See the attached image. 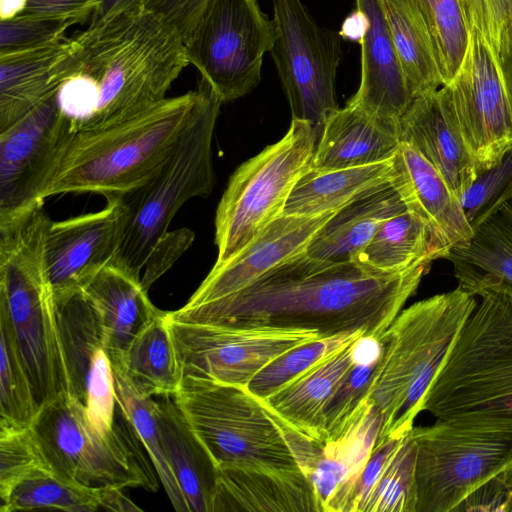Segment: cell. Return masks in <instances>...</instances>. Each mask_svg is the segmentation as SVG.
I'll return each mask as SVG.
<instances>
[{"label": "cell", "instance_id": "obj_1", "mask_svg": "<svg viewBox=\"0 0 512 512\" xmlns=\"http://www.w3.org/2000/svg\"><path fill=\"white\" fill-rule=\"evenodd\" d=\"M433 260L386 272L356 261L317 259L305 251L244 288L167 312L185 323L318 330L324 337L363 330L379 338L416 292Z\"/></svg>", "mask_w": 512, "mask_h": 512}, {"label": "cell", "instance_id": "obj_2", "mask_svg": "<svg viewBox=\"0 0 512 512\" xmlns=\"http://www.w3.org/2000/svg\"><path fill=\"white\" fill-rule=\"evenodd\" d=\"M188 64L164 19L145 8L122 14L68 39L55 70L59 100L76 129L104 127L166 99Z\"/></svg>", "mask_w": 512, "mask_h": 512}, {"label": "cell", "instance_id": "obj_3", "mask_svg": "<svg viewBox=\"0 0 512 512\" xmlns=\"http://www.w3.org/2000/svg\"><path fill=\"white\" fill-rule=\"evenodd\" d=\"M208 83L167 97L120 122L76 129L46 198L66 193H97L121 198L149 182L175 150L196 118Z\"/></svg>", "mask_w": 512, "mask_h": 512}, {"label": "cell", "instance_id": "obj_4", "mask_svg": "<svg viewBox=\"0 0 512 512\" xmlns=\"http://www.w3.org/2000/svg\"><path fill=\"white\" fill-rule=\"evenodd\" d=\"M43 203L0 220V321L15 342L39 408L68 392L45 260L51 219Z\"/></svg>", "mask_w": 512, "mask_h": 512}, {"label": "cell", "instance_id": "obj_5", "mask_svg": "<svg viewBox=\"0 0 512 512\" xmlns=\"http://www.w3.org/2000/svg\"><path fill=\"white\" fill-rule=\"evenodd\" d=\"M476 304V296L458 285L402 310L380 335L382 354L370 386L380 416L376 445L412 430L433 380Z\"/></svg>", "mask_w": 512, "mask_h": 512}, {"label": "cell", "instance_id": "obj_6", "mask_svg": "<svg viewBox=\"0 0 512 512\" xmlns=\"http://www.w3.org/2000/svg\"><path fill=\"white\" fill-rule=\"evenodd\" d=\"M480 297L425 397L437 419L512 420V290L491 278L463 285Z\"/></svg>", "mask_w": 512, "mask_h": 512}, {"label": "cell", "instance_id": "obj_7", "mask_svg": "<svg viewBox=\"0 0 512 512\" xmlns=\"http://www.w3.org/2000/svg\"><path fill=\"white\" fill-rule=\"evenodd\" d=\"M173 397L216 468L302 471L286 424L247 386L186 377Z\"/></svg>", "mask_w": 512, "mask_h": 512}, {"label": "cell", "instance_id": "obj_8", "mask_svg": "<svg viewBox=\"0 0 512 512\" xmlns=\"http://www.w3.org/2000/svg\"><path fill=\"white\" fill-rule=\"evenodd\" d=\"M30 429L47 466L64 480L90 489L158 490L152 462L126 419L101 433L82 403L63 392L39 408Z\"/></svg>", "mask_w": 512, "mask_h": 512}, {"label": "cell", "instance_id": "obj_9", "mask_svg": "<svg viewBox=\"0 0 512 512\" xmlns=\"http://www.w3.org/2000/svg\"><path fill=\"white\" fill-rule=\"evenodd\" d=\"M222 101L208 84L201 108L160 171L145 185L121 197L130 217L111 261L136 278L179 209L194 197H207L215 184L212 141Z\"/></svg>", "mask_w": 512, "mask_h": 512}, {"label": "cell", "instance_id": "obj_10", "mask_svg": "<svg viewBox=\"0 0 512 512\" xmlns=\"http://www.w3.org/2000/svg\"><path fill=\"white\" fill-rule=\"evenodd\" d=\"M416 512H454L512 461V420L444 418L413 427Z\"/></svg>", "mask_w": 512, "mask_h": 512}, {"label": "cell", "instance_id": "obj_11", "mask_svg": "<svg viewBox=\"0 0 512 512\" xmlns=\"http://www.w3.org/2000/svg\"><path fill=\"white\" fill-rule=\"evenodd\" d=\"M319 134L309 122L292 118L279 141L235 170L216 210L214 265L236 256L282 215L293 187L311 168Z\"/></svg>", "mask_w": 512, "mask_h": 512}, {"label": "cell", "instance_id": "obj_12", "mask_svg": "<svg viewBox=\"0 0 512 512\" xmlns=\"http://www.w3.org/2000/svg\"><path fill=\"white\" fill-rule=\"evenodd\" d=\"M277 36L257 0H209L185 43L194 65L222 103L251 92Z\"/></svg>", "mask_w": 512, "mask_h": 512}, {"label": "cell", "instance_id": "obj_13", "mask_svg": "<svg viewBox=\"0 0 512 512\" xmlns=\"http://www.w3.org/2000/svg\"><path fill=\"white\" fill-rule=\"evenodd\" d=\"M277 36L270 50L292 118L321 130L338 108L335 80L342 35L320 27L301 0H274Z\"/></svg>", "mask_w": 512, "mask_h": 512}, {"label": "cell", "instance_id": "obj_14", "mask_svg": "<svg viewBox=\"0 0 512 512\" xmlns=\"http://www.w3.org/2000/svg\"><path fill=\"white\" fill-rule=\"evenodd\" d=\"M167 324L181 378L248 386L269 363L298 347L326 338L318 330L274 326Z\"/></svg>", "mask_w": 512, "mask_h": 512}, {"label": "cell", "instance_id": "obj_15", "mask_svg": "<svg viewBox=\"0 0 512 512\" xmlns=\"http://www.w3.org/2000/svg\"><path fill=\"white\" fill-rule=\"evenodd\" d=\"M75 132L58 91L0 132V220L44 202Z\"/></svg>", "mask_w": 512, "mask_h": 512}, {"label": "cell", "instance_id": "obj_16", "mask_svg": "<svg viewBox=\"0 0 512 512\" xmlns=\"http://www.w3.org/2000/svg\"><path fill=\"white\" fill-rule=\"evenodd\" d=\"M446 86L479 173L494 167L512 149V109L497 54L477 27L469 28L462 65Z\"/></svg>", "mask_w": 512, "mask_h": 512}, {"label": "cell", "instance_id": "obj_17", "mask_svg": "<svg viewBox=\"0 0 512 512\" xmlns=\"http://www.w3.org/2000/svg\"><path fill=\"white\" fill-rule=\"evenodd\" d=\"M54 302L68 393L99 432L109 433L116 424L115 379L96 313L81 290Z\"/></svg>", "mask_w": 512, "mask_h": 512}, {"label": "cell", "instance_id": "obj_18", "mask_svg": "<svg viewBox=\"0 0 512 512\" xmlns=\"http://www.w3.org/2000/svg\"><path fill=\"white\" fill-rule=\"evenodd\" d=\"M106 201V206L99 211L49 224L45 260L54 300L80 291L113 260L123 239L130 210L122 198Z\"/></svg>", "mask_w": 512, "mask_h": 512}, {"label": "cell", "instance_id": "obj_19", "mask_svg": "<svg viewBox=\"0 0 512 512\" xmlns=\"http://www.w3.org/2000/svg\"><path fill=\"white\" fill-rule=\"evenodd\" d=\"M333 214L280 215L236 256L221 265H213L184 305L195 306L237 292L275 266L306 251Z\"/></svg>", "mask_w": 512, "mask_h": 512}, {"label": "cell", "instance_id": "obj_20", "mask_svg": "<svg viewBox=\"0 0 512 512\" xmlns=\"http://www.w3.org/2000/svg\"><path fill=\"white\" fill-rule=\"evenodd\" d=\"M398 135L438 170L458 198L477 177L446 85L413 99L400 119Z\"/></svg>", "mask_w": 512, "mask_h": 512}, {"label": "cell", "instance_id": "obj_21", "mask_svg": "<svg viewBox=\"0 0 512 512\" xmlns=\"http://www.w3.org/2000/svg\"><path fill=\"white\" fill-rule=\"evenodd\" d=\"M380 416L366 396L342 432L322 444L309 474L319 512H352L356 488L374 450Z\"/></svg>", "mask_w": 512, "mask_h": 512}, {"label": "cell", "instance_id": "obj_22", "mask_svg": "<svg viewBox=\"0 0 512 512\" xmlns=\"http://www.w3.org/2000/svg\"><path fill=\"white\" fill-rule=\"evenodd\" d=\"M367 18L361 45V81L347 102L356 105L398 133L399 122L413 101L400 65L382 0H356Z\"/></svg>", "mask_w": 512, "mask_h": 512}, {"label": "cell", "instance_id": "obj_23", "mask_svg": "<svg viewBox=\"0 0 512 512\" xmlns=\"http://www.w3.org/2000/svg\"><path fill=\"white\" fill-rule=\"evenodd\" d=\"M391 185L406 210L433 229L450 248L474 235L459 198L438 170L413 146L400 141L392 158Z\"/></svg>", "mask_w": 512, "mask_h": 512}, {"label": "cell", "instance_id": "obj_24", "mask_svg": "<svg viewBox=\"0 0 512 512\" xmlns=\"http://www.w3.org/2000/svg\"><path fill=\"white\" fill-rule=\"evenodd\" d=\"M81 291L96 313L112 368L120 365L138 333L164 312L150 301L140 278L112 263L101 268Z\"/></svg>", "mask_w": 512, "mask_h": 512}, {"label": "cell", "instance_id": "obj_25", "mask_svg": "<svg viewBox=\"0 0 512 512\" xmlns=\"http://www.w3.org/2000/svg\"><path fill=\"white\" fill-rule=\"evenodd\" d=\"M223 511L319 512V508L302 471L217 467L212 512Z\"/></svg>", "mask_w": 512, "mask_h": 512}, {"label": "cell", "instance_id": "obj_26", "mask_svg": "<svg viewBox=\"0 0 512 512\" xmlns=\"http://www.w3.org/2000/svg\"><path fill=\"white\" fill-rule=\"evenodd\" d=\"M398 133L356 105L337 108L324 121L311 169L338 170L390 160Z\"/></svg>", "mask_w": 512, "mask_h": 512}, {"label": "cell", "instance_id": "obj_27", "mask_svg": "<svg viewBox=\"0 0 512 512\" xmlns=\"http://www.w3.org/2000/svg\"><path fill=\"white\" fill-rule=\"evenodd\" d=\"M355 342L308 369L269 397L260 398L263 404L289 427L323 444L326 439L325 410L356 363Z\"/></svg>", "mask_w": 512, "mask_h": 512}, {"label": "cell", "instance_id": "obj_28", "mask_svg": "<svg viewBox=\"0 0 512 512\" xmlns=\"http://www.w3.org/2000/svg\"><path fill=\"white\" fill-rule=\"evenodd\" d=\"M163 449L189 512H212L216 467L173 396L155 402Z\"/></svg>", "mask_w": 512, "mask_h": 512}, {"label": "cell", "instance_id": "obj_29", "mask_svg": "<svg viewBox=\"0 0 512 512\" xmlns=\"http://www.w3.org/2000/svg\"><path fill=\"white\" fill-rule=\"evenodd\" d=\"M416 446L410 432L374 447L352 512H416Z\"/></svg>", "mask_w": 512, "mask_h": 512}, {"label": "cell", "instance_id": "obj_30", "mask_svg": "<svg viewBox=\"0 0 512 512\" xmlns=\"http://www.w3.org/2000/svg\"><path fill=\"white\" fill-rule=\"evenodd\" d=\"M405 210L399 194L387 183L334 213L305 252L317 259L353 261L386 219Z\"/></svg>", "mask_w": 512, "mask_h": 512}, {"label": "cell", "instance_id": "obj_31", "mask_svg": "<svg viewBox=\"0 0 512 512\" xmlns=\"http://www.w3.org/2000/svg\"><path fill=\"white\" fill-rule=\"evenodd\" d=\"M68 39L0 56V132L10 128L59 89L58 62Z\"/></svg>", "mask_w": 512, "mask_h": 512}, {"label": "cell", "instance_id": "obj_32", "mask_svg": "<svg viewBox=\"0 0 512 512\" xmlns=\"http://www.w3.org/2000/svg\"><path fill=\"white\" fill-rule=\"evenodd\" d=\"M391 176L392 159L329 171L310 168L293 187L282 214L318 216L336 213L370 191L390 183Z\"/></svg>", "mask_w": 512, "mask_h": 512}, {"label": "cell", "instance_id": "obj_33", "mask_svg": "<svg viewBox=\"0 0 512 512\" xmlns=\"http://www.w3.org/2000/svg\"><path fill=\"white\" fill-rule=\"evenodd\" d=\"M392 41L413 98L443 86L420 0H382Z\"/></svg>", "mask_w": 512, "mask_h": 512}, {"label": "cell", "instance_id": "obj_34", "mask_svg": "<svg viewBox=\"0 0 512 512\" xmlns=\"http://www.w3.org/2000/svg\"><path fill=\"white\" fill-rule=\"evenodd\" d=\"M118 371L141 396H174L181 384V369L167 324V312L148 324L133 339Z\"/></svg>", "mask_w": 512, "mask_h": 512}, {"label": "cell", "instance_id": "obj_35", "mask_svg": "<svg viewBox=\"0 0 512 512\" xmlns=\"http://www.w3.org/2000/svg\"><path fill=\"white\" fill-rule=\"evenodd\" d=\"M450 249L433 229L405 210L386 219L353 261L399 272L427 259H445Z\"/></svg>", "mask_w": 512, "mask_h": 512}, {"label": "cell", "instance_id": "obj_36", "mask_svg": "<svg viewBox=\"0 0 512 512\" xmlns=\"http://www.w3.org/2000/svg\"><path fill=\"white\" fill-rule=\"evenodd\" d=\"M445 259L452 263L459 285L491 278L512 290V200L487 218L467 245L451 248Z\"/></svg>", "mask_w": 512, "mask_h": 512}, {"label": "cell", "instance_id": "obj_37", "mask_svg": "<svg viewBox=\"0 0 512 512\" xmlns=\"http://www.w3.org/2000/svg\"><path fill=\"white\" fill-rule=\"evenodd\" d=\"M54 508L67 512L100 509L99 489H90L62 479L41 467L16 483L1 499V512Z\"/></svg>", "mask_w": 512, "mask_h": 512}, {"label": "cell", "instance_id": "obj_38", "mask_svg": "<svg viewBox=\"0 0 512 512\" xmlns=\"http://www.w3.org/2000/svg\"><path fill=\"white\" fill-rule=\"evenodd\" d=\"M113 372L116 402L121 414L131 425L146 450L173 508L178 512H189L160 439L154 415L156 401L152 400V397L139 395L118 371L113 370Z\"/></svg>", "mask_w": 512, "mask_h": 512}, {"label": "cell", "instance_id": "obj_39", "mask_svg": "<svg viewBox=\"0 0 512 512\" xmlns=\"http://www.w3.org/2000/svg\"><path fill=\"white\" fill-rule=\"evenodd\" d=\"M363 336V330L348 331L291 350L264 367L247 387L255 396L265 399Z\"/></svg>", "mask_w": 512, "mask_h": 512}, {"label": "cell", "instance_id": "obj_40", "mask_svg": "<svg viewBox=\"0 0 512 512\" xmlns=\"http://www.w3.org/2000/svg\"><path fill=\"white\" fill-rule=\"evenodd\" d=\"M0 425L30 428L39 406L6 324L0 321Z\"/></svg>", "mask_w": 512, "mask_h": 512}, {"label": "cell", "instance_id": "obj_41", "mask_svg": "<svg viewBox=\"0 0 512 512\" xmlns=\"http://www.w3.org/2000/svg\"><path fill=\"white\" fill-rule=\"evenodd\" d=\"M356 363L333 394L325 410L326 439L337 437L362 400L370 395L372 377L382 354L377 338H359L354 344Z\"/></svg>", "mask_w": 512, "mask_h": 512}, {"label": "cell", "instance_id": "obj_42", "mask_svg": "<svg viewBox=\"0 0 512 512\" xmlns=\"http://www.w3.org/2000/svg\"><path fill=\"white\" fill-rule=\"evenodd\" d=\"M420 1L446 85L462 65L469 43V26L460 0Z\"/></svg>", "mask_w": 512, "mask_h": 512}, {"label": "cell", "instance_id": "obj_43", "mask_svg": "<svg viewBox=\"0 0 512 512\" xmlns=\"http://www.w3.org/2000/svg\"><path fill=\"white\" fill-rule=\"evenodd\" d=\"M459 200L474 232L504 203L512 200V149L497 165L478 173Z\"/></svg>", "mask_w": 512, "mask_h": 512}, {"label": "cell", "instance_id": "obj_44", "mask_svg": "<svg viewBox=\"0 0 512 512\" xmlns=\"http://www.w3.org/2000/svg\"><path fill=\"white\" fill-rule=\"evenodd\" d=\"M41 467L48 466L31 429L0 425L1 499L21 479Z\"/></svg>", "mask_w": 512, "mask_h": 512}, {"label": "cell", "instance_id": "obj_45", "mask_svg": "<svg viewBox=\"0 0 512 512\" xmlns=\"http://www.w3.org/2000/svg\"><path fill=\"white\" fill-rule=\"evenodd\" d=\"M72 19L17 15L0 19V56L38 49L64 39Z\"/></svg>", "mask_w": 512, "mask_h": 512}, {"label": "cell", "instance_id": "obj_46", "mask_svg": "<svg viewBox=\"0 0 512 512\" xmlns=\"http://www.w3.org/2000/svg\"><path fill=\"white\" fill-rule=\"evenodd\" d=\"M512 512V461L471 492L454 512Z\"/></svg>", "mask_w": 512, "mask_h": 512}, {"label": "cell", "instance_id": "obj_47", "mask_svg": "<svg viewBox=\"0 0 512 512\" xmlns=\"http://www.w3.org/2000/svg\"><path fill=\"white\" fill-rule=\"evenodd\" d=\"M209 0H149L145 9L172 26L184 44L192 34Z\"/></svg>", "mask_w": 512, "mask_h": 512}, {"label": "cell", "instance_id": "obj_48", "mask_svg": "<svg viewBox=\"0 0 512 512\" xmlns=\"http://www.w3.org/2000/svg\"><path fill=\"white\" fill-rule=\"evenodd\" d=\"M194 233L189 229L171 231L157 244L145 264L141 283L148 291L150 286L176 261L191 245Z\"/></svg>", "mask_w": 512, "mask_h": 512}, {"label": "cell", "instance_id": "obj_49", "mask_svg": "<svg viewBox=\"0 0 512 512\" xmlns=\"http://www.w3.org/2000/svg\"><path fill=\"white\" fill-rule=\"evenodd\" d=\"M95 2L96 0H25L24 8L18 15L84 22L90 19Z\"/></svg>", "mask_w": 512, "mask_h": 512}, {"label": "cell", "instance_id": "obj_50", "mask_svg": "<svg viewBox=\"0 0 512 512\" xmlns=\"http://www.w3.org/2000/svg\"><path fill=\"white\" fill-rule=\"evenodd\" d=\"M149 0H96L90 24L107 21L116 16L144 9Z\"/></svg>", "mask_w": 512, "mask_h": 512}, {"label": "cell", "instance_id": "obj_51", "mask_svg": "<svg viewBox=\"0 0 512 512\" xmlns=\"http://www.w3.org/2000/svg\"><path fill=\"white\" fill-rule=\"evenodd\" d=\"M497 59L504 88L512 109V21L504 28Z\"/></svg>", "mask_w": 512, "mask_h": 512}, {"label": "cell", "instance_id": "obj_52", "mask_svg": "<svg viewBox=\"0 0 512 512\" xmlns=\"http://www.w3.org/2000/svg\"><path fill=\"white\" fill-rule=\"evenodd\" d=\"M99 506L100 509L107 511H142V509L126 497L122 489L119 488L99 489Z\"/></svg>", "mask_w": 512, "mask_h": 512}, {"label": "cell", "instance_id": "obj_53", "mask_svg": "<svg viewBox=\"0 0 512 512\" xmlns=\"http://www.w3.org/2000/svg\"><path fill=\"white\" fill-rule=\"evenodd\" d=\"M366 28L367 18L360 10L356 9V11L349 15L344 21L340 34L343 38L357 40L359 42Z\"/></svg>", "mask_w": 512, "mask_h": 512}, {"label": "cell", "instance_id": "obj_54", "mask_svg": "<svg viewBox=\"0 0 512 512\" xmlns=\"http://www.w3.org/2000/svg\"><path fill=\"white\" fill-rule=\"evenodd\" d=\"M469 28L483 26L482 12L479 0H460Z\"/></svg>", "mask_w": 512, "mask_h": 512}, {"label": "cell", "instance_id": "obj_55", "mask_svg": "<svg viewBox=\"0 0 512 512\" xmlns=\"http://www.w3.org/2000/svg\"><path fill=\"white\" fill-rule=\"evenodd\" d=\"M25 0H0V19L13 18L24 8Z\"/></svg>", "mask_w": 512, "mask_h": 512}]
</instances>
